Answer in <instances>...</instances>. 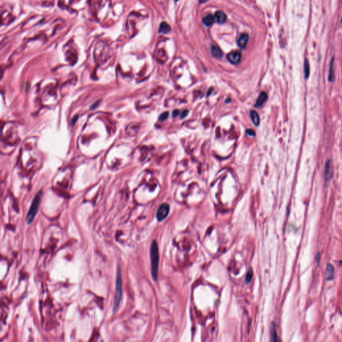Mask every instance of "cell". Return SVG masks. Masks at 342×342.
Wrapping results in <instances>:
<instances>
[{"mask_svg": "<svg viewBox=\"0 0 342 342\" xmlns=\"http://www.w3.org/2000/svg\"><path fill=\"white\" fill-rule=\"evenodd\" d=\"M277 334H276V331L275 329V327L273 326L271 327V341H277Z\"/></svg>", "mask_w": 342, "mask_h": 342, "instance_id": "obj_18", "label": "cell"}, {"mask_svg": "<svg viewBox=\"0 0 342 342\" xmlns=\"http://www.w3.org/2000/svg\"><path fill=\"white\" fill-rule=\"evenodd\" d=\"M170 27L169 25H168V24H167V23L166 22L161 23L160 27H159V32L167 34V33L170 32Z\"/></svg>", "mask_w": 342, "mask_h": 342, "instance_id": "obj_16", "label": "cell"}, {"mask_svg": "<svg viewBox=\"0 0 342 342\" xmlns=\"http://www.w3.org/2000/svg\"><path fill=\"white\" fill-rule=\"evenodd\" d=\"M168 116V113L167 112H164V113L161 114V115L159 117V120H161V121H163V120H165L166 119H167Z\"/></svg>", "mask_w": 342, "mask_h": 342, "instance_id": "obj_19", "label": "cell"}, {"mask_svg": "<svg viewBox=\"0 0 342 342\" xmlns=\"http://www.w3.org/2000/svg\"><path fill=\"white\" fill-rule=\"evenodd\" d=\"M175 1H178V0H175Z\"/></svg>", "mask_w": 342, "mask_h": 342, "instance_id": "obj_24", "label": "cell"}, {"mask_svg": "<svg viewBox=\"0 0 342 342\" xmlns=\"http://www.w3.org/2000/svg\"><path fill=\"white\" fill-rule=\"evenodd\" d=\"M122 273L120 266L118 265L116 271V287H115V297L114 300L113 311L114 313L118 310V306L122 299Z\"/></svg>", "mask_w": 342, "mask_h": 342, "instance_id": "obj_2", "label": "cell"}, {"mask_svg": "<svg viewBox=\"0 0 342 342\" xmlns=\"http://www.w3.org/2000/svg\"><path fill=\"white\" fill-rule=\"evenodd\" d=\"M41 197L42 192H39V193L36 194V196H35L34 198V200L32 201V205L30 206V209L28 210V213L26 216V222L27 224L32 223L33 221H34L35 217L36 216L39 204H40Z\"/></svg>", "mask_w": 342, "mask_h": 342, "instance_id": "obj_3", "label": "cell"}, {"mask_svg": "<svg viewBox=\"0 0 342 342\" xmlns=\"http://www.w3.org/2000/svg\"><path fill=\"white\" fill-rule=\"evenodd\" d=\"M324 174L326 181H329L333 177V165H332V162L330 159L327 160L325 164Z\"/></svg>", "mask_w": 342, "mask_h": 342, "instance_id": "obj_5", "label": "cell"}, {"mask_svg": "<svg viewBox=\"0 0 342 342\" xmlns=\"http://www.w3.org/2000/svg\"><path fill=\"white\" fill-rule=\"evenodd\" d=\"M250 116L251 118V120L253 123L254 124L255 126H259L260 123V118L258 113L255 110H251L250 112Z\"/></svg>", "mask_w": 342, "mask_h": 342, "instance_id": "obj_11", "label": "cell"}, {"mask_svg": "<svg viewBox=\"0 0 342 342\" xmlns=\"http://www.w3.org/2000/svg\"><path fill=\"white\" fill-rule=\"evenodd\" d=\"M326 278L327 280H331L334 277V267L331 265L328 264L326 267Z\"/></svg>", "mask_w": 342, "mask_h": 342, "instance_id": "obj_12", "label": "cell"}, {"mask_svg": "<svg viewBox=\"0 0 342 342\" xmlns=\"http://www.w3.org/2000/svg\"><path fill=\"white\" fill-rule=\"evenodd\" d=\"M207 1V0H200V2H202V3H203V2H205V1Z\"/></svg>", "mask_w": 342, "mask_h": 342, "instance_id": "obj_23", "label": "cell"}, {"mask_svg": "<svg viewBox=\"0 0 342 342\" xmlns=\"http://www.w3.org/2000/svg\"><path fill=\"white\" fill-rule=\"evenodd\" d=\"M188 114H189L188 110H184L182 111V113H181V118H184V117H186Z\"/></svg>", "mask_w": 342, "mask_h": 342, "instance_id": "obj_21", "label": "cell"}, {"mask_svg": "<svg viewBox=\"0 0 342 342\" xmlns=\"http://www.w3.org/2000/svg\"><path fill=\"white\" fill-rule=\"evenodd\" d=\"M246 133H247L249 136H250V137H255V132L251 129H247L246 130Z\"/></svg>", "mask_w": 342, "mask_h": 342, "instance_id": "obj_20", "label": "cell"}, {"mask_svg": "<svg viewBox=\"0 0 342 342\" xmlns=\"http://www.w3.org/2000/svg\"><path fill=\"white\" fill-rule=\"evenodd\" d=\"M170 211V206L167 203H163L158 207L156 217L158 221H162L168 216Z\"/></svg>", "mask_w": 342, "mask_h": 342, "instance_id": "obj_4", "label": "cell"}, {"mask_svg": "<svg viewBox=\"0 0 342 342\" xmlns=\"http://www.w3.org/2000/svg\"><path fill=\"white\" fill-rule=\"evenodd\" d=\"M335 79V70H334V58H332L329 64V74H328V80L330 82L334 81Z\"/></svg>", "mask_w": 342, "mask_h": 342, "instance_id": "obj_9", "label": "cell"}, {"mask_svg": "<svg viewBox=\"0 0 342 342\" xmlns=\"http://www.w3.org/2000/svg\"><path fill=\"white\" fill-rule=\"evenodd\" d=\"M211 51H212L213 55L214 56L215 58H219V59L222 58V51L218 46H213L212 48H211Z\"/></svg>", "mask_w": 342, "mask_h": 342, "instance_id": "obj_13", "label": "cell"}, {"mask_svg": "<svg viewBox=\"0 0 342 342\" xmlns=\"http://www.w3.org/2000/svg\"><path fill=\"white\" fill-rule=\"evenodd\" d=\"M215 20L219 23H223L226 21V15L222 11H218L215 14Z\"/></svg>", "mask_w": 342, "mask_h": 342, "instance_id": "obj_10", "label": "cell"}, {"mask_svg": "<svg viewBox=\"0 0 342 342\" xmlns=\"http://www.w3.org/2000/svg\"><path fill=\"white\" fill-rule=\"evenodd\" d=\"M178 115H179V111L178 110H175L172 112V116L176 117Z\"/></svg>", "mask_w": 342, "mask_h": 342, "instance_id": "obj_22", "label": "cell"}, {"mask_svg": "<svg viewBox=\"0 0 342 342\" xmlns=\"http://www.w3.org/2000/svg\"><path fill=\"white\" fill-rule=\"evenodd\" d=\"M227 59L233 64H238L241 59V53L239 51H233L227 56Z\"/></svg>", "mask_w": 342, "mask_h": 342, "instance_id": "obj_6", "label": "cell"}, {"mask_svg": "<svg viewBox=\"0 0 342 342\" xmlns=\"http://www.w3.org/2000/svg\"><path fill=\"white\" fill-rule=\"evenodd\" d=\"M267 99V94L266 92H262L260 94L258 98H257L256 103H255V107L259 108L263 106V104L266 102Z\"/></svg>", "mask_w": 342, "mask_h": 342, "instance_id": "obj_7", "label": "cell"}, {"mask_svg": "<svg viewBox=\"0 0 342 342\" xmlns=\"http://www.w3.org/2000/svg\"><path fill=\"white\" fill-rule=\"evenodd\" d=\"M215 21V17L212 15H208L206 16L205 18H203V22L204 24L207 25V26H211L213 22Z\"/></svg>", "mask_w": 342, "mask_h": 342, "instance_id": "obj_14", "label": "cell"}, {"mask_svg": "<svg viewBox=\"0 0 342 342\" xmlns=\"http://www.w3.org/2000/svg\"><path fill=\"white\" fill-rule=\"evenodd\" d=\"M248 39H249V37H248V35L247 34H241L237 40L238 46H239L241 48H245L247 44Z\"/></svg>", "mask_w": 342, "mask_h": 342, "instance_id": "obj_8", "label": "cell"}, {"mask_svg": "<svg viewBox=\"0 0 342 342\" xmlns=\"http://www.w3.org/2000/svg\"><path fill=\"white\" fill-rule=\"evenodd\" d=\"M304 74H305V78L308 79L310 76V62H309L308 60H305L304 62Z\"/></svg>", "mask_w": 342, "mask_h": 342, "instance_id": "obj_15", "label": "cell"}, {"mask_svg": "<svg viewBox=\"0 0 342 342\" xmlns=\"http://www.w3.org/2000/svg\"><path fill=\"white\" fill-rule=\"evenodd\" d=\"M252 277H253V273H252V271L251 269H249V271H248V272L247 273V275H246V277H245V282L247 283H249L251 280L252 279Z\"/></svg>", "mask_w": 342, "mask_h": 342, "instance_id": "obj_17", "label": "cell"}, {"mask_svg": "<svg viewBox=\"0 0 342 342\" xmlns=\"http://www.w3.org/2000/svg\"><path fill=\"white\" fill-rule=\"evenodd\" d=\"M151 262V274L154 281L157 280L159 265V252L158 244L156 241H153L150 250Z\"/></svg>", "mask_w": 342, "mask_h": 342, "instance_id": "obj_1", "label": "cell"}]
</instances>
